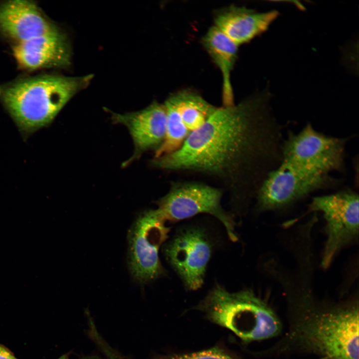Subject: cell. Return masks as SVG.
I'll return each mask as SVG.
<instances>
[{
	"instance_id": "6da1fadb",
	"label": "cell",
	"mask_w": 359,
	"mask_h": 359,
	"mask_svg": "<svg viewBox=\"0 0 359 359\" xmlns=\"http://www.w3.org/2000/svg\"><path fill=\"white\" fill-rule=\"evenodd\" d=\"M269 92L217 107L177 151L154 158L152 165L171 172L201 174L218 181L234 201L255 195L281 158L280 131L269 111Z\"/></svg>"
},
{
	"instance_id": "7a4b0ae2",
	"label": "cell",
	"mask_w": 359,
	"mask_h": 359,
	"mask_svg": "<svg viewBox=\"0 0 359 359\" xmlns=\"http://www.w3.org/2000/svg\"><path fill=\"white\" fill-rule=\"evenodd\" d=\"M289 307V330L280 346L282 352L297 350L322 359H359L358 301L327 305L305 293L291 298Z\"/></svg>"
},
{
	"instance_id": "3957f363",
	"label": "cell",
	"mask_w": 359,
	"mask_h": 359,
	"mask_svg": "<svg viewBox=\"0 0 359 359\" xmlns=\"http://www.w3.org/2000/svg\"><path fill=\"white\" fill-rule=\"evenodd\" d=\"M93 76L43 74L0 84V101L22 133L50 124L68 101Z\"/></svg>"
},
{
	"instance_id": "277c9868",
	"label": "cell",
	"mask_w": 359,
	"mask_h": 359,
	"mask_svg": "<svg viewBox=\"0 0 359 359\" xmlns=\"http://www.w3.org/2000/svg\"><path fill=\"white\" fill-rule=\"evenodd\" d=\"M198 308L212 323L246 343L276 337L282 330L274 311L251 291L230 292L216 285Z\"/></svg>"
},
{
	"instance_id": "5b68a950",
	"label": "cell",
	"mask_w": 359,
	"mask_h": 359,
	"mask_svg": "<svg viewBox=\"0 0 359 359\" xmlns=\"http://www.w3.org/2000/svg\"><path fill=\"white\" fill-rule=\"evenodd\" d=\"M221 188L198 181L172 183L168 192L158 201L157 209L166 220L177 221L200 213L217 219L232 241L237 239L235 223L221 205Z\"/></svg>"
},
{
	"instance_id": "8992f818",
	"label": "cell",
	"mask_w": 359,
	"mask_h": 359,
	"mask_svg": "<svg viewBox=\"0 0 359 359\" xmlns=\"http://www.w3.org/2000/svg\"><path fill=\"white\" fill-rule=\"evenodd\" d=\"M346 141L325 135L308 124L298 133L288 136L281 146L280 162L307 172L330 175L343 168Z\"/></svg>"
},
{
	"instance_id": "52a82bcc",
	"label": "cell",
	"mask_w": 359,
	"mask_h": 359,
	"mask_svg": "<svg viewBox=\"0 0 359 359\" xmlns=\"http://www.w3.org/2000/svg\"><path fill=\"white\" fill-rule=\"evenodd\" d=\"M159 211L141 213L128 234V265L133 278L145 284L165 274L159 256L160 247L168 239L170 228Z\"/></svg>"
},
{
	"instance_id": "ba28073f",
	"label": "cell",
	"mask_w": 359,
	"mask_h": 359,
	"mask_svg": "<svg viewBox=\"0 0 359 359\" xmlns=\"http://www.w3.org/2000/svg\"><path fill=\"white\" fill-rule=\"evenodd\" d=\"M359 196L351 190L313 198L312 211H320L326 221L327 240L321 264L327 268L338 252L359 235Z\"/></svg>"
},
{
	"instance_id": "9c48e42d",
	"label": "cell",
	"mask_w": 359,
	"mask_h": 359,
	"mask_svg": "<svg viewBox=\"0 0 359 359\" xmlns=\"http://www.w3.org/2000/svg\"><path fill=\"white\" fill-rule=\"evenodd\" d=\"M163 251L187 289L196 290L202 286L212 251L204 228L189 225L180 228L163 245Z\"/></svg>"
},
{
	"instance_id": "30bf717a",
	"label": "cell",
	"mask_w": 359,
	"mask_h": 359,
	"mask_svg": "<svg viewBox=\"0 0 359 359\" xmlns=\"http://www.w3.org/2000/svg\"><path fill=\"white\" fill-rule=\"evenodd\" d=\"M332 180L330 175L309 172L279 162L267 175L255 197L260 211L286 206Z\"/></svg>"
},
{
	"instance_id": "8fae6325",
	"label": "cell",
	"mask_w": 359,
	"mask_h": 359,
	"mask_svg": "<svg viewBox=\"0 0 359 359\" xmlns=\"http://www.w3.org/2000/svg\"><path fill=\"white\" fill-rule=\"evenodd\" d=\"M167 113L165 141L155 158L178 150L187 137L200 128L217 109L199 94L188 89L172 93L164 103Z\"/></svg>"
},
{
	"instance_id": "7c38bea8",
	"label": "cell",
	"mask_w": 359,
	"mask_h": 359,
	"mask_svg": "<svg viewBox=\"0 0 359 359\" xmlns=\"http://www.w3.org/2000/svg\"><path fill=\"white\" fill-rule=\"evenodd\" d=\"M58 30L32 1L14 0L0 4V33L15 43Z\"/></svg>"
},
{
	"instance_id": "4fadbf2b",
	"label": "cell",
	"mask_w": 359,
	"mask_h": 359,
	"mask_svg": "<svg viewBox=\"0 0 359 359\" xmlns=\"http://www.w3.org/2000/svg\"><path fill=\"white\" fill-rule=\"evenodd\" d=\"M113 120L128 129L135 145L133 157L127 163L144 152L156 149L164 143L167 132V113L164 104L155 101L146 108L124 114H114Z\"/></svg>"
},
{
	"instance_id": "5bb4252c",
	"label": "cell",
	"mask_w": 359,
	"mask_h": 359,
	"mask_svg": "<svg viewBox=\"0 0 359 359\" xmlns=\"http://www.w3.org/2000/svg\"><path fill=\"white\" fill-rule=\"evenodd\" d=\"M12 49L17 64L26 70L63 67L70 63L67 40L59 29L15 43Z\"/></svg>"
},
{
	"instance_id": "9a60e30c",
	"label": "cell",
	"mask_w": 359,
	"mask_h": 359,
	"mask_svg": "<svg viewBox=\"0 0 359 359\" xmlns=\"http://www.w3.org/2000/svg\"><path fill=\"white\" fill-rule=\"evenodd\" d=\"M278 15L275 10L258 12L231 5L215 12L214 25L239 46L265 31Z\"/></svg>"
},
{
	"instance_id": "2e32d148",
	"label": "cell",
	"mask_w": 359,
	"mask_h": 359,
	"mask_svg": "<svg viewBox=\"0 0 359 359\" xmlns=\"http://www.w3.org/2000/svg\"><path fill=\"white\" fill-rule=\"evenodd\" d=\"M201 44L221 72L223 106L233 105L231 73L236 60L238 45L214 25L210 27L203 35Z\"/></svg>"
},
{
	"instance_id": "e0dca14e",
	"label": "cell",
	"mask_w": 359,
	"mask_h": 359,
	"mask_svg": "<svg viewBox=\"0 0 359 359\" xmlns=\"http://www.w3.org/2000/svg\"><path fill=\"white\" fill-rule=\"evenodd\" d=\"M159 359H235L222 350L214 347L186 354L164 357Z\"/></svg>"
},
{
	"instance_id": "ac0fdd59",
	"label": "cell",
	"mask_w": 359,
	"mask_h": 359,
	"mask_svg": "<svg viewBox=\"0 0 359 359\" xmlns=\"http://www.w3.org/2000/svg\"><path fill=\"white\" fill-rule=\"evenodd\" d=\"M0 359H17L7 348L0 344Z\"/></svg>"
},
{
	"instance_id": "d6986e66",
	"label": "cell",
	"mask_w": 359,
	"mask_h": 359,
	"mask_svg": "<svg viewBox=\"0 0 359 359\" xmlns=\"http://www.w3.org/2000/svg\"><path fill=\"white\" fill-rule=\"evenodd\" d=\"M108 353H109V354H108V356L110 357V359H117L116 358V357H115V356H114L112 354H111V353H109V352L108 351Z\"/></svg>"
},
{
	"instance_id": "ffe728a7",
	"label": "cell",
	"mask_w": 359,
	"mask_h": 359,
	"mask_svg": "<svg viewBox=\"0 0 359 359\" xmlns=\"http://www.w3.org/2000/svg\"><path fill=\"white\" fill-rule=\"evenodd\" d=\"M58 359H69L68 356L67 355H64L60 357Z\"/></svg>"
}]
</instances>
